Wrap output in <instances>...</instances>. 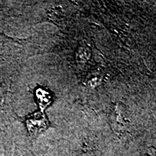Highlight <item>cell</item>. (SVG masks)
I'll return each instance as SVG.
<instances>
[{
	"label": "cell",
	"mask_w": 156,
	"mask_h": 156,
	"mask_svg": "<svg viewBox=\"0 0 156 156\" xmlns=\"http://www.w3.org/2000/svg\"><path fill=\"white\" fill-rule=\"evenodd\" d=\"M48 120L42 112H38L33 114L26 121L27 126L31 133L38 134L47 128Z\"/></svg>",
	"instance_id": "1"
},
{
	"label": "cell",
	"mask_w": 156,
	"mask_h": 156,
	"mask_svg": "<svg viewBox=\"0 0 156 156\" xmlns=\"http://www.w3.org/2000/svg\"><path fill=\"white\" fill-rule=\"evenodd\" d=\"M36 97L37 102L42 109L46 108L51 103V95L46 89H37L36 91Z\"/></svg>",
	"instance_id": "2"
}]
</instances>
